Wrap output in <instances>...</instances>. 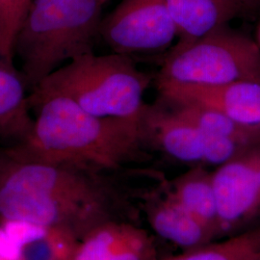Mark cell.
Here are the masks:
<instances>
[{"label":"cell","instance_id":"cell-1","mask_svg":"<svg viewBox=\"0 0 260 260\" xmlns=\"http://www.w3.org/2000/svg\"><path fill=\"white\" fill-rule=\"evenodd\" d=\"M100 175L0 148V222L64 230L80 238L110 219L109 190Z\"/></svg>","mask_w":260,"mask_h":260},{"label":"cell","instance_id":"cell-2","mask_svg":"<svg viewBox=\"0 0 260 260\" xmlns=\"http://www.w3.org/2000/svg\"><path fill=\"white\" fill-rule=\"evenodd\" d=\"M29 105L33 127L10 147L28 157L101 174L135 160L145 144L140 120L94 116L61 94L29 93Z\"/></svg>","mask_w":260,"mask_h":260},{"label":"cell","instance_id":"cell-3","mask_svg":"<svg viewBox=\"0 0 260 260\" xmlns=\"http://www.w3.org/2000/svg\"><path fill=\"white\" fill-rule=\"evenodd\" d=\"M108 0H32L14 44L29 93L79 56L93 52Z\"/></svg>","mask_w":260,"mask_h":260},{"label":"cell","instance_id":"cell-4","mask_svg":"<svg viewBox=\"0 0 260 260\" xmlns=\"http://www.w3.org/2000/svg\"><path fill=\"white\" fill-rule=\"evenodd\" d=\"M149 77L130 56H79L57 69L29 93L61 94L99 117L140 120Z\"/></svg>","mask_w":260,"mask_h":260},{"label":"cell","instance_id":"cell-5","mask_svg":"<svg viewBox=\"0 0 260 260\" xmlns=\"http://www.w3.org/2000/svg\"><path fill=\"white\" fill-rule=\"evenodd\" d=\"M260 82V46L229 24L177 43L166 56L156 83L220 85Z\"/></svg>","mask_w":260,"mask_h":260},{"label":"cell","instance_id":"cell-6","mask_svg":"<svg viewBox=\"0 0 260 260\" xmlns=\"http://www.w3.org/2000/svg\"><path fill=\"white\" fill-rule=\"evenodd\" d=\"M100 37L112 52L131 56L167 49L178 31L165 0H121L103 19Z\"/></svg>","mask_w":260,"mask_h":260},{"label":"cell","instance_id":"cell-7","mask_svg":"<svg viewBox=\"0 0 260 260\" xmlns=\"http://www.w3.org/2000/svg\"><path fill=\"white\" fill-rule=\"evenodd\" d=\"M221 234L260 217V141L212 173Z\"/></svg>","mask_w":260,"mask_h":260},{"label":"cell","instance_id":"cell-8","mask_svg":"<svg viewBox=\"0 0 260 260\" xmlns=\"http://www.w3.org/2000/svg\"><path fill=\"white\" fill-rule=\"evenodd\" d=\"M156 86L165 103L195 105L219 112L243 125L260 127V82L220 85L160 82Z\"/></svg>","mask_w":260,"mask_h":260},{"label":"cell","instance_id":"cell-9","mask_svg":"<svg viewBox=\"0 0 260 260\" xmlns=\"http://www.w3.org/2000/svg\"><path fill=\"white\" fill-rule=\"evenodd\" d=\"M145 143L177 161L202 166L206 164L212 136L180 117L171 107L145 105L140 117Z\"/></svg>","mask_w":260,"mask_h":260},{"label":"cell","instance_id":"cell-10","mask_svg":"<svg viewBox=\"0 0 260 260\" xmlns=\"http://www.w3.org/2000/svg\"><path fill=\"white\" fill-rule=\"evenodd\" d=\"M152 239L133 224L106 220L82 235L72 260H154Z\"/></svg>","mask_w":260,"mask_h":260},{"label":"cell","instance_id":"cell-11","mask_svg":"<svg viewBox=\"0 0 260 260\" xmlns=\"http://www.w3.org/2000/svg\"><path fill=\"white\" fill-rule=\"evenodd\" d=\"M178 31V43L202 37L245 12L247 0H165Z\"/></svg>","mask_w":260,"mask_h":260},{"label":"cell","instance_id":"cell-12","mask_svg":"<svg viewBox=\"0 0 260 260\" xmlns=\"http://www.w3.org/2000/svg\"><path fill=\"white\" fill-rule=\"evenodd\" d=\"M148 219L160 237L185 251L203 247L216 236L169 192L149 205Z\"/></svg>","mask_w":260,"mask_h":260},{"label":"cell","instance_id":"cell-13","mask_svg":"<svg viewBox=\"0 0 260 260\" xmlns=\"http://www.w3.org/2000/svg\"><path fill=\"white\" fill-rule=\"evenodd\" d=\"M15 260H72L78 237L64 230L23 222H0Z\"/></svg>","mask_w":260,"mask_h":260},{"label":"cell","instance_id":"cell-14","mask_svg":"<svg viewBox=\"0 0 260 260\" xmlns=\"http://www.w3.org/2000/svg\"><path fill=\"white\" fill-rule=\"evenodd\" d=\"M27 92L20 73L0 60V148L19 145L33 127Z\"/></svg>","mask_w":260,"mask_h":260},{"label":"cell","instance_id":"cell-15","mask_svg":"<svg viewBox=\"0 0 260 260\" xmlns=\"http://www.w3.org/2000/svg\"><path fill=\"white\" fill-rule=\"evenodd\" d=\"M169 193L216 236L221 235L212 173L195 166L171 183Z\"/></svg>","mask_w":260,"mask_h":260},{"label":"cell","instance_id":"cell-16","mask_svg":"<svg viewBox=\"0 0 260 260\" xmlns=\"http://www.w3.org/2000/svg\"><path fill=\"white\" fill-rule=\"evenodd\" d=\"M169 106L206 134L236 140L247 145L260 141V127L243 125L219 112L195 105L169 104Z\"/></svg>","mask_w":260,"mask_h":260},{"label":"cell","instance_id":"cell-17","mask_svg":"<svg viewBox=\"0 0 260 260\" xmlns=\"http://www.w3.org/2000/svg\"><path fill=\"white\" fill-rule=\"evenodd\" d=\"M260 224L232 237L208 243L183 254L162 260H259ZM156 260V259H154Z\"/></svg>","mask_w":260,"mask_h":260},{"label":"cell","instance_id":"cell-18","mask_svg":"<svg viewBox=\"0 0 260 260\" xmlns=\"http://www.w3.org/2000/svg\"><path fill=\"white\" fill-rule=\"evenodd\" d=\"M32 0H0V59L14 68V44Z\"/></svg>","mask_w":260,"mask_h":260},{"label":"cell","instance_id":"cell-19","mask_svg":"<svg viewBox=\"0 0 260 260\" xmlns=\"http://www.w3.org/2000/svg\"><path fill=\"white\" fill-rule=\"evenodd\" d=\"M0 260H8V259H6V258H5V257H3V256H2V255H0Z\"/></svg>","mask_w":260,"mask_h":260},{"label":"cell","instance_id":"cell-20","mask_svg":"<svg viewBox=\"0 0 260 260\" xmlns=\"http://www.w3.org/2000/svg\"><path fill=\"white\" fill-rule=\"evenodd\" d=\"M247 1H248V3H249V5H250V3H251V1H252V0H247Z\"/></svg>","mask_w":260,"mask_h":260},{"label":"cell","instance_id":"cell-21","mask_svg":"<svg viewBox=\"0 0 260 260\" xmlns=\"http://www.w3.org/2000/svg\"><path fill=\"white\" fill-rule=\"evenodd\" d=\"M259 38H260V35H259Z\"/></svg>","mask_w":260,"mask_h":260},{"label":"cell","instance_id":"cell-22","mask_svg":"<svg viewBox=\"0 0 260 260\" xmlns=\"http://www.w3.org/2000/svg\"><path fill=\"white\" fill-rule=\"evenodd\" d=\"M260 260V259H259Z\"/></svg>","mask_w":260,"mask_h":260}]
</instances>
